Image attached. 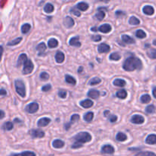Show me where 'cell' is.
Here are the masks:
<instances>
[{"label":"cell","mask_w":156,"mask_h":156,"mask_svg":"<svg viewBox=\"0 0 156 156\" xmlns=\"http://www.w3.org/2000/svg\"><path fill=\"white\" fill-rule=\"evenodd\" d=\"M105 17V12L99 10V12H98L97 14L95 15V18L98 20V21H102Z\"/></svg>","instance_id":"34"},{"label":"cell","mask_w":156,"mask_h":156,"mask_svg":"<svg viewBox=\"0 0 156 156\" xmlns=\"http://www.w3.org/2000/svg\"><path fill=\"white\" fill-rule=\"evenodd\" d=\"M91 31H94V32H96V31H99L98 30V28H97V27H93V28H91Z\"/></svg>","instance_id":"56"},{"label":"cell","mask_w":156,"mask_h":156,"mask_svg":"<svg viewBox=\"0 0 156 156\" xmlns=\"http://www.w3.org/2000/svg\"><path fill=\"white\" fill-rule=\"evenodd\" d=\"M58 95L61 98H65L66 97V95H67V92L65 90H59V92H58Z\"/></svg>","instance_id":"45"},{"label":"cell","mask_w":156,"mask_h":156,"mask_svg":"<svg viewBox=\"0 0 156 156\" xmlns=\"http://www.w3.org/2000/svg\"><path fill=\"white\" fill-rule=\"evenodd\" d=\"M89 6L88 3H86V2H79V3H78L77 6H76V8H78V9L81 10V11H86V10L88 8Z\"/></svg>","instance_id":"23"},{"label":"cell","mask_w":156,"mask_h":156,"mask_svg":"<svg viewBox=\"0 0 156 156\" xmlns=\"http://www.w3.org/2000/svg\"><path fill=\"white\" fill-rule=\"evenodd\" d=\"M101 152L104 154H113L114 152V148L111 145H105L101 148Z\"/></svg>","instance_id":"10"},{"label":"cell","mask_w":156,"mask_h":156,"mask_svg":"<svg viewBox=\"0 0 156 156\" xmlns=\"http://www.w3.org/2000/svg\"><path fill=\"white\" fill-rule=\"evenodd\" d=\"M99 95H100V92L97 90H95V89H91L88 92V96L89 98H98L99 97Z\"/></svg>","instance_id":"18"},{"label":"cell","mask_w":156,"mask_h":156,"mask_svg":"<svg viewBox=\"0 0 156 156\" xmlns=\"http://www.w3.org/2000/svg\"><path fill=\"white\" fill-rule=\"evenodd\" d=\"M82 70H83V68L81 66V67H80V68H79V70H78V72H82Z\"/></svg>","instance_id":"60"},{"label":"cell","mask_w":156,"mask_h":156,"mask_svg":"<svg viewBox=\"0 0 156 156\" xmlns=\"http://www.w3.org/2000/svg\"><path fill=\"white\" fill-rule=\"evenodd\" d=\"M70 126H71V123H67V124H65V130H69V128H70Z\"/></svg>","instance_id":"54"},{"label":"cell","mask_w":156,"mask_h":156,"mask_svg":"<svg viewBox=\"0 0 156 156\" xmlns=\"http://www.w3.org/2000/svg\"><path fill=\"white\" fill-rule=\"evenodd\" d=\"M147 54L151 59H156V49H149L147 51Z\"/></svg>","instance_id":"37"},{"label":"cell","mask_w":156,"mask_h":156,"mask_svg":"<svg viewBox=\"0 0 156 156\" xmlns=\"http://www.w3.org/2000/svg\"><path fill=\"white\" fill-rule=\"evenodd\" d=\"M29 134L33 138H43L44 136V132L40 130H31L29 131Z\"/></svg>","instance_id":"6"},{"label":"cell","mask_w":156,"mask_h":156,"mask_svg":"<svg viewBox=\"0 0 156 156\" xmlns=\"http://www.w3.org/2000/svg\"><path fill=\"white\" fill-rule=\"evenodd\" d=\"M46 49H47V47H46L45 44H44V42H43V43H40V44H38V47H37V50H38V51L39 52V54H38V55H39V56L43 55V53H44V52L45 51Z\"/></svg>","instance_id":"21"},{"label":"cell","mask_w":156,"mask_h":156,"mask_svg":"<svg viewBox=\"0 0 156 156\" xmlns=\"http://www.w3.org/2000/svg\"><path fill=\"white\" fill-rule=\"evenodd\" d=\"M125 13L123 12H121V11H117V12H116V15H117V17H120V15H125Z\"/></svg>","instance_id":"52"},{"label":"cell","mask_w":156,"mask_h":156,"mask_svg":"<svg viewBox=\"0 0 156 156\" xmlns=\"http://www.w3.org/2000/svg\"><path fill=\"white\" fill-rule=\"evenodd\" d=\"M144 117H142V116H140V115H134L131 118V122L132 123H135V124H142V123H144Z\"/></svg>","instance_id":"8"},{"label":"cell","mask_w":156,"mask_h":156,"mask_svg":"<svg viewBox=\"0 0 156 156\" xmlns=\"http://www.w3.org/2000/svg\"><path fill=\"white\" fill-rule=\"evenodd\" d=\"M28 61V57H27V55L25 54H22L19 56L18 57V62H17V66L19 67L22 64H24L26 62Z\"/></svg>","instance_id":"13"},{"label":"cell","mask_w":156,"mask_h":156,"mask_svg":"<svg viewBox=\"0 0 156 156\" xmlns=\"http://www.w3.org/2000/svg\"><path fill=\"white\" fill-rule=\"evenodd\" d=\"M50 89H51V85H49V84H48V85H44V87L42 88V91L47 92V91H49Z\"/></svg>","instance_id":"50"},{"label":"cell","mask_w":156,"mask_h":156,"mask_svg":"<svg viewBox=\"0 0 156 156\" xmlns=\"http://www.w3.org/2000/svg\"><path fill=\"white\" fill-rule=\"evenodd\" d=\"M153 44H154L155 45H156V40H154V43H153Z\"/></svg>","instance_id":"61"},{"label":"cell","mask_w":156,"mask_h":156,"mask_svg":"<svg viewBox=\"0 0 156 156\" xmlns=\"http://www.w3.org/2000/svg\"><path fill=\"white\" fill-rule=\"evenodd\" d=\"M136 36L138 38H140V39H143L146 37V34L145 33L144 31L139 29L137 30L136 32Z\"/></svg>","instance_id":"35"},{"label":"cell","mask_w":156,"mask_h":156,"mask_svg":"<svg viewBox=\"0 0 156 156\" xmlns=\"http://www.w3.org/2000/svg\"><path fill=\"white\" fill-rule=\"evenodd\" d=\"M15 86L16 92L22 98H24L26 96L25 86L24 82L21 79H16L15 81Z\"/></svg>","instance_id":"3"},{"label":"cell","mask_w":156,"mask_h":156,"mask_svg":"<svg viewBox=\"0 0 156 156\" xmlns=\"http://www.w3.org/2000/svg\"><path fill=\"white\" fill-rule=\"evenodd\" d=\"M39 105L38 103H31L25 107V111L29 114H34L38 111Z\"/></svg>","instance_id":"5"},{"label":"cell","mask_w":156,"mask_h":156,"mask_svg":"<svg viewBox=\"0 0 156 156\" xmlns=\"http://www.w3.org/2000/svg\"><path fill=\"white\" fill-rule=\"evenodd\" d=\"M79 118H80V117H79V114H73L71 117V123L77 122V121L79 120Z\"/></svg>","instance_id":"44"},{"label":"cell","mask_w":156,"mask_h":156,"mask_svg":"<svg viewBox=\"0 0 156 156\" xmlns=\"http://www.w3.org/2000/svg\"><path fill=\"white\" fill-rule=\"evenodd\" d=\"M93 101L90 99H86L85 101H82L80 102V105L84 108H90L93 106Z\"/></svg>","instance_id":"17"},{"label":"cell","mask_w":156,"mask_h":156,"mask_svg":"<svg viewBox=\"0 0 156 156\" xmlns=\"http://www.w3.org/2000/svg\"><path fill=\"white\" fill-rule=\"evenodd\" d=\"M64 143L63 141L60 140V139H56L53 142V146L56 148H61L64 146Z\"/></svg>","instance_id":"20"},{"label":"cell","mask_w":156,"mask_h":156,"mask_svg":"<svg viewBox=\"0 0 156 156\" xmlns=\"http://www.w3.org/2000/svg\"><path fill=\"white\" fill-rule=\"evenodd\" d=\"M34 64L32 63L31 59H28V61L24 64V69H23V74L24 75H28V74L31 73L32 71L34 70Z\"/></svg>","instance_id":"4"},{"label":"cell","mask_w":156,"mask_h":156,"mask_svg":"<svg viewBox=\"0 0 156 156\" xmlns=\"http://www.w3.org/2000/svg\"><path fill=\"white\" fill-rule=\"evenodd\" d=\"M129 23L131 25H138L140 23V21L136 18V17H135V16H132L130 20H129Z\"/></svg>","instance_id":"30"},{"label":"cell","mask_w":156,"mask_h":156,"mask_svg":"<svg viewBox=\"0 0 156 156\" xmlns=\"http://www.w3.org/2000/svg\"><path fill=\"white\" fill-rule=\"evenodd\" d=\"M155 111V107L154 105H148V107L146 108V112L148 114H153Z\"/></svg>","instance_id":"43"},{"label":"cell","mask_w":156,"mask_h":156,"mask_svg":"<svg viewBox=\"0 0 156 156\" xmlns=\"http://www.w3.org/2000/svg\"><path fill=\"white\" fill-rule=\"evenodd\" d=\"M22 40V38H16V39H15L14 40H12V41H10L8 43V46H15L17 45V44H18L20 43V42Z\"/></svg>","instance_id":"41"},{"label":"cell","mask_w":156,"mask_h":156,"mask_svg":"<svg viewBox=\"0 0 156 156\" xmlns=\"http://www.w3.org/2000/svg\"><path fill=\"white\" fill-rule=\"evenodd\" d=\"M54 6L51 4V3H47L44 6V12L46 13H51L54 12Z\"/></svg>","instance_id":"28"},{"label":"cell","mask_w":156,"mask_h":156,"mask_svg":"<svg viewBox=\"0 0 156 156\" xmlns=\"http://www.w3.org/2000/svg\"><path fill=\"white\" fill-rule=\"evenodd\" d=\"M111 29H112V28H111V26L109 24H103V25L100 26L98 28L99 31L102 32V33H104V34H107V33H109V32L111 31Z\"/></svg>","instance_id":"14"},{"label":"cell","mask_w":156,"mask_h":156,"mask_svg":"<svg viewBox=\"0 0 156 156\" xmlns=\"http://www.w3.org/2000/svg\"><path fill=\"white\" fill-rule=\"evenodd\" d=\"M114 85L115 86H117V87H123L126 85V81L120 79H117L114 81Z\"/></svg>","instance_id":"25"},{"label":"cell","mask_w":156,"mask_h":156,"mask_svg":"<svg viewBox=\"0 0 156 156\" xmlns=\"http://www.w3.org/2000/svg\"><path fill=\"white\" fill-rule=\"evenodd\" d=\"M122 40L125 42V43H127V44H132L135 43V40L133 38H132L131 37H130V36L128 35H126V34L122 35Z\"/></svg>","instance_id":"22"},{"label":"cell","mask_w":156,"mask_h":156,"mask_svg":"<svg viewBox=\"0 0 156 156\" xmlns=\"http://www.w3.org/2000/svg\"><path fill=\"white\" fill-rule=\"evenodd\" d=\"M2 128L4 130H12V128H13V123L10 121H8V122H6L4 124L2 125Z\"/></svg>","instance_id":"29"},{"label":"cell","mask_w":156,"mask_h":156,"mask_svg":"<svg viewBox=\"0 0 156 156\" xmlns=\"http://www.w3.org/2000/svg\"><path fill=\"white\" fill-rule=\"evenodd\" d=\"M109 114H110V111H105V112H104V116H105V117H108V115Z\"/></svg>","instance_id":"58"},{"label":"cell","mask_w":156,"mask_h":156,"mask_svg":"<svg viewBox=\"0 0 156 156\" xmlns=\"http://www.w3.org/2000/svg\"><path fill=\"white\" fill-rule=\"evenodd\" d=\"M151 101V97L148 95H143L141 97V102L143 104H148Z\"/></svg>","instance_id":"39"},{"label":"cell","mask_w":156,"mask_h":156,"mask_svg":"<svg viewBox=\"0 0 156 156\" xmlns=\"http://www.w3.org/2000/svg\"><path fill=\"white\" fill-rule=\"evenodd\" d=\"M117 97L119 98L120 99H125L127 97V92L125 90H120V91H118L116 94Z\"/></svg>","instance_id":"32"},{"label":"cell","mask_w":156,"mask_h":156,"mask_svg":"<svg viewBox=\"0 0 156 156\" xmlns=\"http://www.w3.org/2000/svg\"><path fill=\"white\" fill-rule=\"evenodd\" d=\"M116 139L117 140L119 141V142H123V141H126L127 139V135L123 133V132H118L116 136Z\"/></svg>","instance_id":"26"},{"label":"cell","mask_w":156,"mask_h":156,"mask_svg":"<svg viewBox=\"0 0 156 156\" xmlns=\"http://www.w3.org/2000/svg\"><path fill=\"white\" fill-rule=\"evenodd\" d=\"M50 123V119L47 118V117H44V118L40 119L38 122V127H44L46 126H47Z\"/></svg>","instance_id":"11"},{"label":"cell","mask_w":156,"mask_h":156,"mask_svg":"<svg viewBox=\"0 0 156 156\" xmlns=\"http://www.w3.org/2000/svg\"><path fill=\"white\" fill-rule=\"evenodd\" d=\"M98 52L100 54H107L110 51V46L107 45L106 44H101L98 46Z\"/></svg>","instance_id":"9"},{"label":"cell","mask_w":156,"mask_h":156,"mask_svg":"<svg viewBox=\"0 0 156 156\" xmlns=\"http://www.w3.org/2000/svg\"><path fill=\"white\" fill-rule=\"evenodd\" d=\"M63 24L65 28H71L75 24V22H74L73 18H72L70 16H66L63 20Z\"/></svg>","instance_id":"7"},{"label":"cell","mask_w":156,"mask_h":156,"mask_svg":"<svg viewBox=\"0 0 156 156\" xmlns=\"http://www.w3.org/2000/svg\"><path fill=\"white\" fill-rule=\"evenodd\" d=\"M93 117H94V114L92 112H88L87 114H85V116H84V120H85L86 122H91L93 120Z\"/></svg>","instance_id":"33"},{"label":"cell","mask_w":156,"mask_h":156,"mask_svg":"<svg viewBox=\"0 0 156 156\" xmlns=\"http://www.w3.org/2000/svg\"><path fill=\"white\" fill-rule=\"evenodd\" d=\"M152 94H153V96H154L155 98H156V87L153 88V91H152Z\"/></svg>","instance_id":"55"},{"label":"cell","mask_w":156,"mask_h":156,"mask_svg":"<svg viewBox=\"0 0 156 156\" xmlns=\"http://www.w3.org/2000/svg\"><path fill=\"white\" fill-rule=\"evenodd\" d=\"M120 58L121 56L120 55L119 53H113V54H111L109 59H111V60H116V61H117V60H120Z\"/></svg>","instance_id":"38"},{"label":"cell","mask_w":156,"mask_h":156,"mask_svg":"<svg viewBox=\"0 0 156 156\" xmlns=\"http://www.w3.org/2000/svg\"><path fill=\"white\" fill-rule=\"evenodd\" d=\"M101 82V79L100 78L98 77H95L93 79H91V81H89V84L91 85H98L99 83Z\"/></svg>","instance_id":"40"},{"label":"cell","mask_w":156,"mask_h":156,"mask_svg":"<svg viewBox=\"0 0 156 156\" xmlns=\"http://www.w3.org/2000/svg\"><path fill=\"white\" fill-rule=\"evenodd\" d=\"M91 40L95 42H98L101 40V35H92L91 37Z\"/></svg>","instance_id":"46"},{"label":"cell","mask_w":156,"mask_h":156,"mask_svg":"<svg viewBox=\"0 0 156 156\" xmlns=\"http://www.w3.org/2000/svg\"><path fill=\"white\" fill-rule=\"evenodd\" d=\"M55 58L58 63H62L64 61V59H65V55L62 52H57L55 56Z\"/></svg>","instance_id":"19"},{"label":"cell","mask_w":156,"mask_h":156,"mask_svg":"<svg viewBox=\"0 0 156 156\" xmlns=\"http://www.w3.org/2000/svg\"><path fill=\"white\" fill-rule=\"evenodd\" d=\"M81 147H82V144H80V143H78V142H75V143H73V144L72 145V148H81Z\"/></svg>","instance_id":"51"},{"label":"cell","mask_w":156,"mask_h":156,"mask_svg":"<svg viewBox=\"0 0 156 156\" xmlns=\"http://www.w3.org/2000/svg\"><path fill=\"white\" fill-rule=\"evenodd\" d=\"M31 24H28V23H26V24H23L22 27V32L23 34H27L29 32V31L31 30Z\"/></svg>","instance_id":"36"},{"label":"cell","mask_w":156,"mask_h":156,"mask_svg":"<svg viewBox=\"0 0 156 156\" xmlns=\"http://www.w3.org/2000/svg\"><path fill=\"white\" fill-rule=\"evenodd\" d=\"M0 112H1V119H3V118H4V117H5L4 111H2V110H1V111H0Z\"/></svg>","instance_id":"57"},{"label":"cell","mask_w":156,"mask_h":156,"mask_svg":"<svg viewBox=\"0 0 156 156\" xmlns=\"http://www.w3.org/2000/svg\"><path fill=\"white\" fill-rule=\"evenodd\" d=\"M108 120L111 121V123H115L116 121L117 120V116H115V115H111L109 114L108 117H107Z\"/></svg>","instance_id":"47"},{"label":"cell","mask_w":156,"mask_h":156,"mask_svg":"<svg viewBox=\"0 0 156 156\" xmlns=\"http://www.w3.org/2000/svg\"><path fill=\"white\" fill-rule=\"evenodd\" d=\"M65 81H66L67 83H69V84H71V85H75V84H76V81H75V79H74L72 76H71V75H66L65 76Z\"/></svg>","instance_id":"31"},{"label":"cell","mask_w":156,"mask_h":156,"mask_svg":"<svg viewBox=\"0 0 156 156\" xmlns=\"http://www.w3.org/2000/svg\"><path fill=\"white\" fill-rule=\"evenodd\" d=\"M40 77L41 79H43V80H47L49 78V74L47 73V72H42V73L40 74Z\"/></svg>","instance_id":"48"},{"label":"cell","mask_w":156,"mask_h":156,"mask_svg":"<svg viewBox=\"0 0 156 156\" xmlns=\"http://www.w3.org/2000/svg\"><path fill=\"white\" fill-rule=\"evenodd\" d=\"M123 68L124 70L128 72L140 70L142 68V61L136 56H130L125 60L123 64Z\"/></svg>","instance_id":"1"},{"label":"cell","mask_w":156,"mask_h":156,"mask_svg":"<svg viewBox=\"0 0 156 156\" xmlns=\"http://www.w3.org/2000/svg\"><path fill=\"white\" fill-rule=\"evenodd\" d=\"M136 156H156V154L152 152H142L137 154Z\"/></svg>","instance_id":"42"},{"label":"cell","mask_w":156,"mask_h":156,"mask_svg":"<svg viewBox=\"0 0 156 156\" xmlns=\"http://www.w3.org/2000/svg\"><path fill=\"white\" fill-rule=\"evenodd\" d=\"M0 94H1V96H5V95H7V92H6V90H4L3 88H1V90H0Z\"/></svg>","instance_id":"53"},{"label":"cell","mask_w":156,"mask_h":156,"mask_svg":"<svg viewBox=\"0 0 156 156\" xmlns=\"http://www.w3.org/2000/svg\"><path fill=\"white\" fill-rule=\"evenodd\" d=\"M69 44L72 47H81V43L79 41V37H75L70 39L69 40Z\"/></svg>","instance_id":"15"},{"label":"cell","mask_w":156,"mask_h":156,"mask_svg":"<svg viewBox=\"0 0 156 156\" xmlns=\"http://www.w3.org/2000/svg\"><path fill=\"white\" fill-rule=\"evenodd\" d=\"M59 44L58 43L57 40H56L55 38H51V39L49 40V41H48V47L49 48H55Z\"/></svg>","instance_id":"24"},{"label":"cell","mask_w":156,"mask_h":156,"mask_svg":"<svg viewBox=\"0 0 156 156\" xmlns=\"http://www.w3.org/2000/svg\"><path fill=\"white\" fill-rule=\"evenodd\" d=\"M73 139L75 141V142L83 144L85 142H90L91 140V136L87 132H81L75 136L73 137Z\"/></svg>","instance_id":"2"},{"label":"cell","mask_w":156,"mask_h":156,"mask_svg":"<svg viewBox=\"0 0 156 156\" xmlns=\"http://www.w3.org/2000/svg\"><path fill=\"white\" fill-rule=\"evenodd\" d=\"M70 12H71V13L75 15V16H78V17H79V16L81 15V13H80L78 10L75 9V8H72V9L70 10Z\"/></svg>","instance_id":"49"},{"label":"cell","mask_w":156,"mask_h":156,"mask_svg":"<svg viewBox=\"0 0 156 156\" xmlns=\"http://www.w3.org/2000/svg\"><path fill=\"white\" fill-rule=\"evenodd\" d=\"M14 122L17 123H22V121L20 120H18V119L16 118V119H15V120H14Z\"/></svg>","instance_id":"59"},{"label":"cell","mask_w":156,"mask_h":156,"mask_svg":"<svg viewBox=\"0 0 156 156\" xmlns=\"http://www.w3.org/2000/svg\"><path fill=\"white\" fill-rule=\"evenodd\" d=\"M146 142L148 145H155L156 144V135L150 134L148 135L146 139Z\"/></svg>","instance_id":"16"},{"label":"cell","mask_w":156,"mask_h":156,"mask_svg":"<svg viewBox=\"0 0 156 156\" xmlns=\"http://www.w3.org/2000/svg\"><path fill=\"white\" fill-rule=\"evenodd\" d=\"M142 12L145 15H152L154 14L155 10L153 7H152L151 6H146L143 7L142 8Z\"/></svg>","instance_id":"12"},{"label":"cell","mask_w":156,"mask_h":156,"mask_svg":"<svg viewBox=\"0 0 156 156\" xmlns=\"http://www.w3.org/2000/svg\"><path fill=\"white\" fill-rule=\"evenodd\" d=\"M11 156H36V155L34 152L27 151V152H23L19 154H13Z\"/></svg>","instance_id":"27"}]
</instances>
